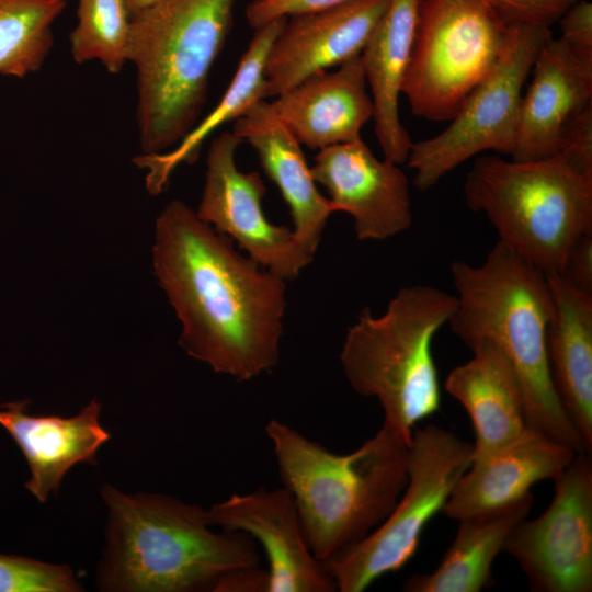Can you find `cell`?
<instances>
[{
  "label": "cell",
  "instance_id": "1",
  "mask_svg": "<svg viewBox=\"0 0 592 592\" xmlns=\"http://www.w3.org/2000/svg\"><path fill=\"white\" fill-rule=\"evenodd\" d=\"M152 264L191 357L239 382L277 366L286 281L260 271L179 200L156 220Z\"/></svg>",
  "mask_w": 592,
  "mask_h": 592
},
{
  "label": "cell",
  "instance_id": "2",
  "mask_svg": "<svg viewBox=\"0 0 592 592\" xmlns=\"http://www.w3.org/2000/svg\"><path fill=\"white\" fill-rule=\"evenodd\" d=\"M456 306L448 320L453 333L470 349L493 345L519 383L526 425L588 453L554 388L547 331L553 297L546 274L498 241L479 265L454 261ZM589 454V453H588Z\"/></svg>",
  "mask_w": 592,
  "mask_h": 592
},
{
  "label": "cell",
  "instance_id": "3",
  "mask_svg": "<svg viewBox=\"0 0 592 592\" xmlns=\"http://www.w3.org/2000/svg\"><path fill=\"white\" fill-rule=\"evenodd\" d=\"M265 432L307 545L323 563L374 531L407 485L410 444L384 423L348 454H335L275 419Z\"/></svg>",
  "mask_w": 592,
  "mask_h": 592
},
{
  "label": "cell",
  "instance_id": "4",
  "mask_svg": "<svg viewBox=\"0 0 592 592\" xmlns=\"http://www.w3.org/2000/svg\"><path fill=\"white\" fill-rule=\"evenodd\" d=\"M106 546L98 587L116 592L213 591L227 572L259 566L246 533L214 532L203 508L160 493H124L104 483Z\"/></svg>",
  "mask_w": 592,
  "mask_h": 592
},
{
  "label": "cell",
  "instance_id": "5",
  "mask_svg": "<svg viewBox=\"0 0 592 592\" xmlns=\"http://www.w3.org/2000/svg\"><path fill=\"white\" fill-rule=\"evenodd\" d=\"M236 0H160L132 18L144 153L174 147L195 125L212 67L227 41Z\"/></svg>",
  "mask_w": 592,
  "mask_h": 592
},
{
  "label": "cell",
  "instance_id": "6",
  "mask_svg": "<svg viewBox=\"0 0 592 592\" xmlns=\"http://www.w3.org/2000/svg\"><path fill=\"white\" fill-rule=\"evenodd\" d=\"M455 295L430 285L402 287L386 311L365 308L348 329L340 362L352 388L376 398L384 424L409 444L415 424L441 407L432 343L448 322Z\"/></svg>",
  "mask_w": 592,
  "mask_h": 592
},
{
  "label": "cell",
  "instance_id": "7",
  "mask_svg": "<svg viewBox=\"0 0 592 592\" xmlns=\"http://www.w3.org/2000/svg\"><path fill=\"white\" fill-rule=\"evenodd\" d=\"M463 191L498 241L545 274H562L571 247L592 232V170L563 151L530 161L479 156Z\"/></svg>",
  "mask_w": 592,
  "mask_h": 592
},
{
  "label": "cell",
  "instance_id": "8",
  "mask_svg": "<svg viewBox=\"0 0 592 592\" xmlns=\"http://www.w3.org/2000/svg\"><path fill=\"white\" fill-rule=\"evenodd\" d=\"M508 31L482 0H422L401 88L411 112L453 119L494 66Z\"/></svg>",
  "mask_w": 592,
  "mask_h": 592
},
{
  "label": "cell",
  "instance_id": "9",
  "mask_svg": "<svg viewBox=\"0 0 592 592\" xmlns=\"http://www.w3.org/2000/svg\"><path fill=\"white\" fill-rule=\"evenodd\" d=\"M473 444L435 424L413 430L408 481L388 516L367 536L326 562L337 590L361 592L401 569L428 523L443 510L470 465Z\"/></svg>",
  "mask_w": 592,
  "mask_h": 592
},
{
  "label": "cell",
  "instance_id": "10",
  "mask_svg": "<svg viewBox=\"0 0 592 592\" xmlns=\"http://www.w3.org/2000/svg\"><path fill=\"white\" fill-rule=\"evenodd\" d=\"M549 27L509 25L503 48L489 73L474 88L448 126L412 143L407 159L419 191L434 186L453 169L485 151L511 156L524 84Z\"/></svg>",
  "mask_w": 592,
  "mask_h": 592
},
{
  "label": "cell",
  "instance_id": "11",
  "mask_svg": "<svg viewBox=\"0 0 592 592\" xmlns=\"http://www.w3.org/2000/svg\"><path fill=\"white\" fill-rule=\"evenodd\" d=\"M555 481L548 508L509 534L510 554L536 592L592 591V459L577 454Z\"/></svg>",
  "mask_w": 592,
  "mask_h": 592
},
{
  "label": "cell",
  "instance_id": "12",
  "mask_svg": "<svg viewBox=\"0 0 592 592\" xmlns=\"http://www.w3.org/2000/svg\"><path fill=\"white\" fill-rule=\"evenodd\" d=\"M241 143L232 132L213 139L195 214L218 234L235 240L264 270L284 281L294 280L314 257L300 247L293 229L267 220L262 208L266 187L261 175L237 167L236 150Z\"/></svg>",
  "mask_w": 592,
  "mask_h": 592
},
{
  "label": "cell",
  "instance_id": "13",
  "mask_svg": "<svg viewBox=\"0 0 592 592\" xmlns=\"http://www.w3.org/2000/svg\"><path fill=\"white\" fill-rule=\"evenodd\" d=\"M356 140L320 149L310 168L335 212L353 217L356 238L385 240L412 226L409 181L399 167Z\"/></svg>",
  "mask_w": 592,
  "mask_h": 592
},
{
  "label": "cell",
  "instance_id": "14",
  "mask_svg": "<svg viewBox=\"0 0 592 592\" xmlns=\"http://www.w3.org/2000/svg\"><path fill=\"white\" fill-rule=\"evenodd\" d=\"M209 525L242 532L262 546L269 562L266 592H333L337 585L310 551L293 497L283 486L234 493L206 510Z\"/></svg>",
  "mask_w": 592,
  "mask_h": 592
},
{
  "label": "cell",
  "instance_id": "15",
  "mask_svg": "<svg viewBox=\"0 0 592 592\" xmlns=\"http://www.w3.org/2000/svg\"><path fill=\"white\" fill-rule=\"evenodd\" d=\"M389 2L350 0L286 20L265 60L264 99L360 56Z\"/></svg>",
  "mask_w": 592,
  "mask_h": 592
},
{
  "label": "cell",
  "instance_id": "16",
  "mask_svg": "<svg viewBox=\"0 0 592 592\" xmlns=\"http://www.w3.org/2000/svg\"><path fill=\"white\" fill-rule=\"evenodd\" d=\"M522 95L512 160L530 161L559 153L581 118L592 111V65L580 61L553 36L533 65Z\"/></svg>",
  "mask_w": 592,
  "mask_h": 592
},
{
  "label": "cell",
  "instance_id": "17",
  "mask_svg": "<svg viewBox=\"0 0 592 592\" xmlns=\"http://www.w3.org/2000/svg\"><path fill=\"white\" fill-rule=\"evenodd\" d=\"M578 453L526 426L511 442L471 455L442 512L449 519L489 511L530 493L538 481L556 480Z\"/></svg>",
  "mask_w": 592,
  "mask_h": 592
},
{
  "label": "cell",
  "instance_id": "18",
  "mask_svg": "<svg viewBox=\"0 0 592 592\" xmlns=\"http://www.w3.org/2000/svg\"><path fill=\"white\" fill-rule=\"evenodd\" d=\"M100 413L95 399L72 417L30 414L25 400L0 405V425L15 441L30 468L25 488L39 502H46L52 492L57 494L71 467L96 464V452L110 440Z\"/></svg>",
  "mask_w": 592,
  "mask_h": 592
},
{
  "label": "cell",
  "instance_id": "19",
  "mask_svg": "<svg viewBox=\"0 0 592 592\" xmlns=\"http://www.w3.org/2000/svg\"><path fill=\"white\" fill-rule=\"evenodd\" d=\"M270 103L299 144L310 149L361 138L373 117L361 55L334 71L308 78Z\"/></svg>",
  "mask_w": 592,
  "mask_h": 592
},
{
  "label": "cell",
  "instance_id": "20",
  "mask_svg": "<svg viewBox=\"0 0 592 592\" xmlns=\"http://www.w3.org/2000/svg\"><path fill=\"white\" fill-rule=\"evenodd\" d=\"M234 122L231 132L257 151L261 167L288 205L295 239L314 257L327 220L335 210L318 191L301 145L265 100L251 105Z\"/></svg>",
  "mask_w": 592,
  "mask_h": 592
},
{
  "label": "cell",
  "instance_id": "21",
  "mask_svg": "<svg viewBox=\"0 0 592 592\" xmlns=\"http://www.w3.org/2000/svg\"><path fill=\"white\" fill-rule=\"evenodd\" d=\"M553 317L547 331L549 371L558 400L592 449V295L571 285L561 274H546Z\"/></svg>",
  "mask_w": 592,
  "mask_h": 592
},
{
  "label": "cell",
  "instance_id": "22",
  "mask_svg": "<svg viewBox=\"0 0 592 592\" xmlns=\"http://www.w3.org/2000/svg\"><path fill=\"white\" fill-rule=\"evenodd\" d=\"M422 0H390L361 58L373 103L374 130L384 158L402 164L412 141L398 101L410 60Z\"/></svg>",
  "mask_w": 592,
  "mask_h": 592
},
{
  "label": "cell",
  "instance_id": "23",
  "mask_svg": "<svg viewBox=\"0 0 592 592\" xmlns=\"http://www.w3.org/2000/svg\"><path fill=\"white\" fill-rule=\"evenodd\" d=\"M471 352V360L451 371L445 389L467 411L476 439L473 454H479L511 442L527 425L522 392L505 357L488 343Z\"/></svg>",
  "mask_w": 592,
  "mask_h": 592
},
{
  "label": "cell",
  "instance_id": "24",
  "mask_svg": "<svg viewBox=\"0 0 592 592\" xmlns=\"http://www.w3.org/2000/svg\"><path fill=\"white\" fill-rule=\"evenodd\" d=\"M534 497L459 520L456 536L439 567L403 583L408 592H479L492 584V563L511 531L531 511Z\"/></svg>",
  "mask_w": 592,
  "mask_h": 592
},
{
  "label": "cell",
  "instance_id": "25",
  "mask_svg": "<svg viewBox=\"0 0 592 592\" xmlns=\"http://www.w3.org/2000/svg\"><path fill=\"white\" fill-rule=\"evenodd\" d=\"M287 19H278L254 30L237 70L213 111L202 119L171 149L158 153H143L134 159L135 164L147 170L146 189L159 195L167 187L173 171L181 163L196 161L203 143L217 128L235 121L251 105L264 99V66L269 50Z\"/></svg>",
  "mask_w": 592,
  "mask_h": 592
},
{
  "label": "cell",
  "instance_id": "26",
  "mask_svg": "<svg viewBox=\"0 0 592 592\" xmlns=\"http://www.w3.org/2000/svg\"><path fill=\"white\" fill-rule=\"evenodd\" d=\"M67 0H0V75L41 69L53 44V24Z\"/></svg>",
  "mask_w": 592,
  "mask_h": 592
},
{
  "label": "cell",
  "instance_id": "27",
  "mask_svg": "<svg viewBox=\"0 0 592 592\" xmlns=\"http://www.w3.org/2000/svg\"><path fill=\"white\" fill-rule=\"evenodd\" d=\"M77 20L69 36L73 60H98L118 73L129 54L132 15L125 0H78Z\"/></svg>",
  "mask_w": 592,
  "mask_h": 592
},
{
  "label": "cell",
  "instance_id": "28",
  "mask_svg": "<svg viewBox=\"0 0 592 592\" xmlns=\"http://www.w3.org/2000/svg\"><path fill=\"white\" fill-rule=\"evenodd\" d=\"M83 588L67 565L0 554V592H79Z\"/></svg>",
  "mask_w": 592,
  "mask_h": 592
},
{
  "label": "cell",
  "instance_id": "29",
  "mask_svg": "<svg viewBox=\"0 0 592 592\" xmlns=\"http://www.w3.org/2000/svg\"><path fill=\"white\" fill-rule=\"evenodd\" d=\"M508 25L549 27L579 0H482Z\"/></svg>",
  "mask_w": 592,
  "mask_h": 592
},
{
  "label": "cell",
  "instance_id": "30",
  "mask_svg": "<svg viewBox=\"0 0 592 592\" xmlns=\"http://www.w3.org/2000/svg\"><path fill=\"white\" fill-rule=\"evenodd\" d=\"M350 0H252L246 9L249 25L257 30L278 19L320 12Z\"/></svg>",
  "mask_w": 592,
  "mask_h": 592
},
{
  "label": "cell",
  "instance_id": "31",
  "mask_svg": "<svg viewBox=\"0 0 592 592\" xmlns=\"http://www.w3.org/2000/svg\"><path fill=\"white\" fill-rule=\"evenodd\" d=\"M560 39L582 62L592 65V3L579 0L559 19Z\"/></svg>",
  "mask_w": 592,
  "mask_h": 592
},
{
  "label": "cell",
  "instance_id": "32",
  "mask_svg": "<svg viewBox=\"0 0 592 592\" xmlns=\"http://www.w3.org/2000/svg\"><path fill=\"white\" fill-rule=\"evenodd\" d=\"M561 275L577 289L592 295V232L571 247Z\"/></svg>",
  "mask_w": 592,
  "mask_h": 592
},
{
  "label": "cell",
  "instance_id": "33",
  "mask_svg": "<svg viewBox=\"0 0 592 592\" xmlns=\"http://www.w3.org/2000/svg\"><path fill=\"white\" fill-rule=\"evenodd\" d=\"M266 590L267 572L258 567L229 571L213 588L216 592H266Z\"/></svg>",
  "mask_w": 592,
  "mask_h": 592
},
{
  "label": "cell",
  "instance_id": "34",
  "mask_svg": "<svg viewBox=\"0 0 592 592\" xmlns=\"http://www.w3.org/2000/svg\"><path fill=\"white\" fill-rule=\"evenodd\" d=\"M160 0H125L132 18L155 5Z\"/></svg>",
  "mask_w": 592,
  "mask_h": 592
}]
</instances>
